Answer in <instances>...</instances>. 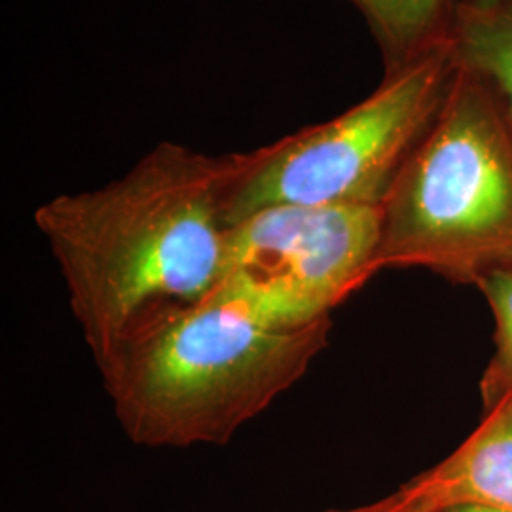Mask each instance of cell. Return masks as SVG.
Segmentation results:
<instances>
[{
    "mask_svg": "<svg viewBox=\"0 0 512 512\" xmlns=\"http://www.w3.org/2000/svg\"><path fill=\"white\" fill-rule=\"evenodd\" d=\"M247 160L164 141L120 179L38 207L37 230L93 361L148 315L217 291L226 196Z\"/></svg>",
    "mask_w": 512,
    "mask_h": 512,
    "instance_id": "1",
    "label": "cell"
},
{
    "mask_svg": "<svg viewBox=\"0 0 512 512\" xmlns=\"http://www.w3.org/2000/svg\"><path fill=\"white\" fill-rule=\"evenodd\" d=\"M329 334L330 319L275 327L207 298L141 319L95 365L133 444L224 446L306 376Z\"/></svg>",
    "mask_w": 512,
    "mask_h": 512,
    "instance_id": "2",
    "label": "cell"
},
{
    "mask_svg": "<svg viewBox=\"0 0 512 512\" xmlns=\"http://www.w3.org/2000/svg\"><path fill=\"white\" fill-rule=\"evenodd\" d=\"M512 264V122L494 90L461 69L437 122L382 203L378 272L421 268L478 285Z\"/></svg>",
    "mask_w": 512,
    "mask_h": 512,
    "instance_id": "3",
    "label": "cell"
},
{
    "mask_svg": "<svg viewBox=\"0 0 512 512\" xmlns=\"http://www.w3.org/2000/svg\"><path fill=\"white\" fill-rule=\"evenodd\" d=\"M458 73L450 40L344 114L249 152L226 196L228 228L272 205H382L439 118Z\"/></svg>",
    "mask_w": 512,
    "mask_h": 512,
    "instance_id": "4",
    "label": "cell"
},
{
    "mask_svg": "<svg viewBox=\"0 0 512 512\" xmlns=\"http://www.w3.org/2000/svg\"><path fill=\"white\" fill-rule=\"evenodd\" d=\"M382 205H272L228 228L211 298L275 327H308L378 274Z\"/></svg>",
    "mask_w": 512,
    "mask_h": 512,
    "instance_id": "5",
    "label": "cell"
},
{
    "mask_svg": "<svg viewBox=\"0 0 512 512\" xmlns=\"http://www.w3.org/2000/svg\"><path fill=\"white\" fill-rule=\"evenodd\" d=\"M408 484L435 511L469 505L512 512V395L484 412L454 454Z\"/></svg>",
    "mask_w": 512,
    "mask_h": 512,
    "instance_id": "6",
    "label": "cell"
},
{
    "mask_svg": "<svg viewBox=\"0 0 512 512\" xmlns=\"http://www.w3.org/2000/svg\"><path fill=\"white\" fill-rule=\"evenodd\" d=\"M376 40L385 74L397 73L450 40L459 0H349Z\"/></svg>",
    "mask_w": 512,
    "mask_h": 512,
    "instance_id": "7",
    "label": "cell"
},
{
    "mask_svg": "<svg viewBox=\"0 0 512 512\" xmlns=\"http://www.w3.org/2000/svg\"><path fill=\"white\" fill-rule=\"evenodd\" d=\"M450 46L459 67L494 90L512 122V0H459Z\"/></svg>",
    "mask_w": 512,
    "mask_h": 512,
    "instance_id": "8",
    "label": "cell"
},
{
    "mask_svg": "<svg viewBox=\"0 0 512 512\" xmlns=\"http://www.w3.org/2000/svg\"><path fill=\"white\" fill-rule=\"evenodd\" d=\"M495 321V351L480 380L484 412L512 395V264L495 268L476 285Z\"/></svg>",
    "mask_w": 512,
    "mask_h": 512,
    "instance_id": "9",
    "label": "cell"
},
{
    "mask_svg": "<svg viewBox=\"0 0 512 512\" xmlns=\"http://www.w3.org/2000/svg\"><path fill=\"white\" fill-rule=\"evenodd\" d=\"M321 512H435V509L408 482H404L399 490L385 495L378 501L351 509H330Z\"/></svg>",
    "mask_w": 512,
    "mask_h": 512,
    "instance_id": "10",
    "label": "cell"
},
{
    "mask_svg": "<svg viewBox=\"0 0 512 512\" xmlns=\"http://www.w3.org/2000/svg\"><path fill=\"white\" fill-rule=\"evenodd\" d=\"M435 512H501L494 509H486V507H469V505H458V507H446Z\"/></svg>",
    "mask_w": 512,
    "mask_h": 512,
    "instance_id": "11",
    "label": "cell"
},
{
    "mask_svg": "<svg viewBox=\"0 0 512 512\" xmlns=\"http://www.w3.org/2000/svg\"><path fill=\"white\" fill-rule=\"evenodd\" d=\"M480 2H490V0H480Z\"/></svg>",
    "mask_w": 512,
    "mask_h": 512,
    "instance_id": "12",
    "label": "cell"
}]
</instances>
